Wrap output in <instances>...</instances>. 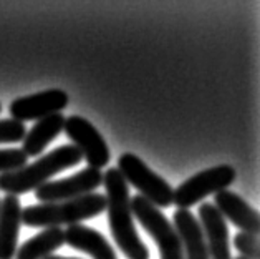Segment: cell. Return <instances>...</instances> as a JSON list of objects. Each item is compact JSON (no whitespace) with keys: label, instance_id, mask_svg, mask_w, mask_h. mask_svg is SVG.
I'll return each instance as SVG.
<instances>
[{"label":"cell","instance_id":"1","mask_svg":"<svg viewBox=\"0 0 260 259\" xmlns=\"http://www.w3.org/2000/svg\"><path fill=\"white\" fill-rule=\"evenodd\" d=\"M103 183L108 221L118 249L128 259H149V249L141 241L135 226L128 183L124 181L118 168H108L103 175Z\"/></svg>","mask_w":260,"mask_h":259},{"label":"cell","instance_id":"2","mask_svg":"<svg viewBox=\"0 0 260 259\" xmlns=\"http://www.w3.org/2000/svg\"><path fill=\"white\" fill-rule=\"evenodd\" d=\"M80 150L73 145H63L55 148L48 155L42 156L31 165H27L17 171L0 175V191H5L12 196L25 194L28 191L40 188L42 185L50 181L55 175H58L63 169L73 168L81 163Z\"/></svg>","mask_w":260,"mask_h":259},{"label":"cell","instance_id":"3","mask_svg":"<svg viewBox=\"0 0 260 259\" xmlns=\"http://www.w3.org/2000/svg\"><path fill=\"white\" fill-rule=\"evenodd\" d=\"M106 210V198L101 193H91L85 196L60 201V203H43L27 206L22 210V223L30 228H60V226L80 224L81 221L96 218Z\"/></svg>","mask_w":260,"mask_h":259},{"label":"cell","instance_id":"4","mask_svg":"<svg viewBox=\"0 0 260 259\" xmlns=\"http://www.w3.org/2000/svg\"><path fill=\"white\" fill-rule=\"evenodd\" d=\"M118 171L126 183L136 188L139 196H143L154 208H169L173 205V193L169 183L156 175L139 156L133 153H123L118 160Z\"/></svg>","mask_w":260,"mask_h":259},{"label":"cell","instance_id":"5","mask_svg":"<svg viewBox=\"0 0 260 259\" xmlns=\"http://www.w3.org/2000/svg\"><path fill=\"white\" fill-rule=\"evenodd\" d=\"M131 211L146 233L154 239L161 259H184L182 244L174 226L157 208L136 194L131 198Z\"/></svg>","mask_w":260,"mask_h":259},{"label":"cell","instance_id":"6","mask_svg":"<svg viewBox=\"0 0 260 259\" xmlns=\"http://www.w3.org/2000/svg\"><path fill=\"white\" fill-rule=\"evenodd\" d=\"M236 169L231 165H219L204 169V171L181 183L174 189L173 205H176L179 210H189L191 206L201 203L209 194H215L222 189H227L236 180Z\"/></svg>","mask_w":260,"mask_h":259},{"label":"cell","instance_id":"7","mask_svg":"<svg viewBox=\"0 0 260 259\" xmlns=\"http://www.w3.org/2000/svg\"><path fill=\"white\" fill-rule=\"evenodd\" d=\"M67 136L73 141V147L80 150L81 156L85 158L90 166L100 169L105 168L111 160L110 148L105 141V138L100 135V131L88 122L86 118L72 115L65 118V125H63Z\"/></svg>","mask_w":260,"mask_h":259},{"label":"cell","instance_id":"8","mask_svg":"<svg viewBox=\"0 0 260 259\" xmlns=\"http://www.w3.org/2000/svg\"><path fill=\"white\" fill-rule=\"evenodd\" d=\"M103 183V173L94 168H85L68 178L48 181L35 189V198L40 203H60L91 194Z\"/></svg>","mask_w":260,"mask_h":259},{"label":"cell","instance_id":"9","mask_svg":"<svg viewBox=\"0 0 260 259\" xmlns=\"http://www.w3.org/2000/svg\"><path fill=\"white\" fill-rule=\"evenodd\" d=\"M70 102L68 95L60 88H52L30 97L17 98L10 103V115L17 122H30V120H42L45 117L61 113Z\"/></svg>","mask_w":260,"mask_h":259},{"label":"cell","instance_id":"10","mask_svg":"<svg viewBox=\"0 0 260 259\" xmlns=\"http://www.w3.org/2000/svg\"><path fill=\"white\" fill-rule=\"evenodd\" d=\"M199 224L204 233L209 259H232L229 246V228L225 219L211 203H202L198 210Z\"/></svg>","mask_w":260,"mask_h":259},{"label":"cell","instance_id":"11","mask_svg":"<svg viewBox=\"0 0 260 259\" xmlns=\"http://www.w3.org/2000/svg\"><path fill=\"white\" fill-rule=\"evenodd\" d=\"M214 206L222 214L224 219H229L232 224H236L240 233L258 236L260 233V218L258 213L247 203L244 198H240L237 193L222 189L214 194Z\"/></svg>","mask_w":260,"mask_h":259},{"label":"cell","instance_id":"12","mask_svg":"<svg viewBox=\"0 0 260 259\" xmlns=\"http://www.w3.org/2000/svg\"><path fill=\"white\" fill-rule=\"evenodd\" d=\"M22 224V203L18 196L7 194L0 201V259H12L17 252Z\"/></svg>","mask_w":260,"mask_h":259},{"label":"cell","instance_id":"13","mask_svg":"<svg viewBox=\"0 0 260 259\" xmlns=\"http://www.w3.org/2000/svg\"><path fill=\"white\" fill-rule=\"evenodd\" d=\"M173 218L174 229L182 244L184 259H209L204 233L198 218L189 210H177Z\"/></svg>","mask_w":260,"mask_h":259},{"label":"cell","instance_id":"14","mask_svg":"<svg viewBox=\"0 0 260 259\" xmlns=\"http://www.w3.org/2000/svg\"><path fill=\"white\" fill-rule=\"evenodd\" d=\"M65 244L93 259H118L115 248L100 231L85 224H73L65 229Z\"/></svg>","mask_w":260,"mask_h":259},{"label":"cell","instance_id":"15","mask_svg":"<svg viewBox=\"0 0 260 259\" xmlns=\"http://www.w3.org/2000/svg\"><path fill=\"white\" fill-rule=\"evenodd\" d=\"M63 125H65L63 113H55V115L39 120L37 125L31 126V130L25 135L22 151L27 156L42 155L48 145L63 131Z\"/></svg>","mask_w":260,"mask_h":259},{"label":"cell","instance_id":"16","mask_svg":"<svg viewBox=\"0 0 260 259\" xmlns=\"http://www.w3.org/2000/svg\"><path fill=\"white\" fill-rule=\"evenodd\" d=\"M65 244V229L61 228H45L37 236L25 241L17 248V259H45L52 256L56 249Z\"/></svg>","mask_w":260,"mask_h":259},{"label":"cell","instance_id":"17","mask_svg":"<svg viewBox=\"0 0 260 259\" xmlns=\"http://www.w3.org/2000/svg\"><path fill=\"white\" fill-rule=\"evenodd\" d=\"M28 156L23 153L22 148H5L0 150V175L17 171L23 166H27Z\"/></svg>","mask_w":260,"mask_h":259},{"label":"cell","instance_id":"18","mask_svg":"<svg viewBox=\"0 0 260 259\" xmlns=\"http://www.w3.org/2000/svg\"><path fill=\"white\" fill-rule=\"evenodd\" d=\"M234 246L239 251L240 257L244 259H260V243L258 236L247 235V233H237L234 238Z\"/></svg>","mask_w":260,"mask_h":259},{"label":"cell","instance_id":"19","mask_svg":"<svg viewBox=\"0 0 260 259\" xmlns=\"http://www.w3.org/2000/svg\"><path fill=\"white\" fill-rule=\"evenodd\" d=\"M25 135V125L17 122L14 118L0 120V143H18L23 141Z\"/></svg>","mask_w":260,"mask_h":259},{"label":"cell","instance_id":"20","mask_svg":"<svg viewBox=\"0 0 260 259\" xmlns=\"http://www.w3.org/2000/svg\"><path fill=\"white\" fill-rule=\"evenodd\" d=\"M45 259H78V257H65V256H55V254H52V256H48Z\"/></svg>","mask_w":260,"mask_h":259},{"label":"cell","instance_id":"21","mask_svg":"<svg viewBox=\"0 0 260 259\" xmlns=\"http://www.w3.org/2000/svg\"><path fill=\"white\" fill-rule=\"evenodd\" d=\"M0 111H2V103H0Z\"/></svg>","mask_w":260,"mask_h":259},{"label":"cell","instance_id":"22","mask_svg":"<svg viewBox=\"0 0 260 259\" xmlns=\"http://www.w3.org/2000/svg\"><path fill=\"white\" fill-rule=\"evenodd\" d=\"M236 259H244V257H240V256H239V257H236Z\"/></svg>","mask_w":260,"mask_h":259}]
</instances>
